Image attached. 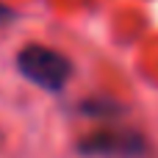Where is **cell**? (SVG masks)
<instances>
[{"mask_svg":"<svg viewBox=\"0 0 158 158\" xmlns=\"http://www.w3.org/2000/svg\"><path fill=\"white\" fill-rule=\"evenodd\" d=\"M8 17H11V11H8V8H3V6H0V22H6V19H8Z\"/></svg>","mask_w":158,"mask_h":158,"instance_id":"7a4b0ae2","label":"cell"},{"mask_svg":"<svg viewBox=\"0 0 158 158\" xmlns=\"http://www.w3.org/2000/svg\"><path fill=\"white\" fill-rule=\"evenodd\" d=\"M17 67L31 83H36L47 92L64 89V83L72 75V67H69L67 56H61L53 47H44V44H28L17 56Z\"/></svg>","mask_w":158,"mask_h":158,"instance_id":"6da1fadb","label":"cell"}]
</instances>
